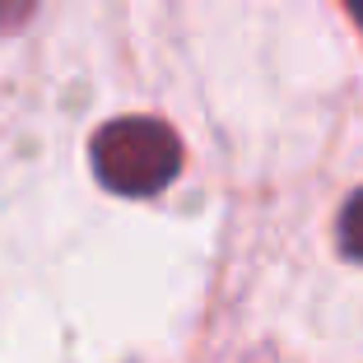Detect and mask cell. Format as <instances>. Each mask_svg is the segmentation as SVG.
<instances>
[{
  "label": "cell",
  "mask_w": 363,
  "mask_h": 363,
  "mask_svg": "<svg viewBox=\"0 0 363 363\" xmlns=\"http://www.w3.org/2000/svg\"><path fill=\"white\" fill-rule=\"evenodd\" d=\"M340 252L354 261H363V191L350 196V205H345L340 214Z\"/></svg>",
  "instance_id": "obj_2"
},
{
  "label": "cell",
  "mask_w": 363,
  "mask_h": 363,
  "mask_svg": "<svg viewBox=\"0 0 363 363\" xmlns=\"http://www.w3.org/2000/svg\"><path fill=\"white\" fill-rule=\"evenodd\" d=\"M33 0H0V23H19L23 14H28Z\"/></svg>",
  "instance_id": "obj_3"
},
{
  "label": "cell",
  "mask_w": 363,
  "mask_h": 363,
  "mask_svg": "<svg viewBox=\"0 0 363 363\" xmlns=\"http://www.w3.org/2000/svg\"><path fill=\"white\" fill-rule=\"evenodd\" d=\"M94 172L117 196H154L163 191L182 168V145L163 121L154 117H121L107 121L89 145Z\"/></svg>",
  "instance_id": "obj_1"
}]
</instances>
